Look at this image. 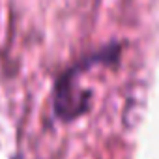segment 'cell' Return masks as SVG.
Listing matches in <instances>:
<instances>
[{
  "mask_svg": "<svg viewBox=\"0 0 159 159\" xmlns=\"http://www.w3.org/2000/svg\"><path fill=\"white\" fill-rule=\"evenodd\" d=\"M11 159H25V157H23V155H13Z\"/></svg>",
  "mask_w": 159,
  "mask_h": 159,
  "instance_id": "1",
  "label": "cell"
}]
</instances>
